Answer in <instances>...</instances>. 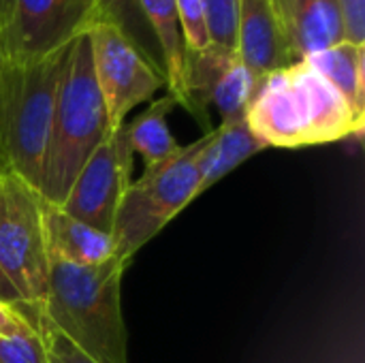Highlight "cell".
I'll list each match as a JSON object with an SVG mask.
<instances>
[{
  "instance_id": "obj_1",
  "label": "cell",
  "mask_w": 365,
  "mask_h": 363,
  "mask_svg": "<svg viewBox=\"0 0 365 363\" xmlns=\"http://www.w3.org/2000/svg\"><path fill=\"white\" fill-rule=\"evenodd\" d=\"M246 122L267 148H304L361 139L365 116L302 58L259 79Z\"/></svg>"
},
{
  "instance_id": "obj_2",
  "label": "cell",
  "mask_w": 365,
  "mask_h": 363,
  "mask_svg": "<svg viewBox=\"0 0 365 363\" xmlns=\"http://www.w3.org/2000/svg\"><path fill=\"white\" fill-rule=\"evenodd\" d=\"M128 263L113 257L101 265L49 263L43 315L96 363H128L122 315V276Z\"/></svg>"
},
{
  "instance_id": "obj_3",
  "label": "cell",
  "mask_w": 365,
  "mask_h": 363,
  "mask_svg": "<svg viewBox=\"0 0 365 363\" xmlns=\"http://www.w3.org/2000/svg\"><path fill=\"white\" fill-rule=\"evenodd\" d=\"M107 111L94 77L88 34L73 41L58 88L51 133L36 193L43 203L60 208L88 156L107 137Z\"/></svg>"
},
{
  "instance_id": "obj_4",
  "label": "cell",
  "mask_w": 365,
  "mask_h": 363,
  "mask_svg": "<svg viewBox=\"0 0 365 363\" xmlns=\"http://www.w3.org/2000/svg\"><path fill=\"white\" fill-rule=\"evenodd\" d=\"M71 45L34 62H4L0 77V171L34 190Z\"/></svg>"
},
{
  "instance_id": "obj_5",
  "label": "cell",
  "mask_w": 365,
  "mask_h": 363,
  "mask_svg": "<svg viewBox=\"0 0 365 363\" xmlns=\"http://www.w3.org/2000/svg\"><path fill=\"white\" fill-rule=\"evenodd\" d=\"M210 133L182 145L165 163L148 167L139 180L128 184L111 231L118 259L130 263L152 237H156L188 203L197 199L199 154L205 148Z\"/></svg>"
},
{
  "instance_id": "obj_6",
  "label": "cell",
  "mask_w": 365,
  "mask_h": 363,
  "mask_svg": "<svg viewBox=\"0 0 365 363\" xmlns=\"http://www.w3.org/2000/svg\"><path fill=\"white\" fill-rule=\"evenodd\" d=\"M0 270L26 306L41 308L49 285V257L43 231V201L34 188L0 178Z\"/></svg>"
},
{
  "instance_id": "obj_7",
  "label": "cell",
  "mask_w": 365,
  "mask_h": 363,
  "mask_svg": "<svg viewBox=\"0 0 365 363\" xmlns=\"http://www.w3.org/2000/svg\"><path fill=\"white\" fill-rule=\"evenodd\" d=\"M86 34L111 133L126 124V116L137 105L150 101L165 86V75L118 26L96 21Z\"/></svg>"
},
{
  "instance_id": "obj_8",
  "label": "cell",
  "mask_w": 365,
  "mask_h": 363,
  "mask_svg": "<svg viewBox=\"0 0 365 363\" xmlns=\"http://www.w3.org/2000/svg\"><path fill=\"white\" fill-rule=\"evenodd\" d=\"M259 79L240 58L237 49L210 43L201 51L186 56V96L188 113L212 131L210 109L220 116V124L246 118V109L257 92Z\"/></svg>"
},
{
  "instance_id": "obj_9",
  "label": "cell",
  "mask_w": 365,
  "mask_h": 363,
  "mask_svg": "<svg viewBox=\"0 0 365 363\" xmlns=\"http://www.w3.org/2000/svg\"><path fill=\"white\" fill-rule=\"evenodd\" d=\"M94 26L88 0H13L0 39L6 64H26L68 47Z\"/></svg>"
},
{
  "instance_id": "obj_10",
  "label": "cell",
  "mask_w": 365,
  "mask_h": 363,
  "mask_svg": "<svg viewBox=\"0 0 365 363\" xmlns=\"http://www.w3.org/2000/svg\"><path fill=\"white\" fill-rule=\"evenodd\" d=\"M133 154L124 126L107 133L79 169L60 210L98 231L111 233L120 201L130 184Z\"/></svg>"
},
{
  "instance_id": "obj_11",
  "label": "cell",
  "mask_w": 365,
  "mask_h": 363,
  "mask_svg": "<svg viewBox=\"0 0 365 363\" xmlns=\"http://www.w3.org/2000/svg\"><path fill=\"white\" fill-rule=\"evenodd\" d=\"M235 49L257 77L297 62L272 0H237Z\"/></svg>"
},
{
  "instance_id": "obj_12",
  "label": "cell",
  "mask_w": 365,
  "mask_h": 363,
  "mask_svg": "<svg viewBox=\"0 0 365 363\" xmlns=\"http://www.w3.org/2000/svg\"><path fill=\"white\" fill-rule=\"evenodd\" d=\"M43 231L49 263L58 261L90 267L115 257L111 233L98 231L47 203H43Z\"/></svg>"
},
{
  "instance_id": "obj_13",
  "label": "cell",
  "mask_w": 365,
  "mask_h": 363,
  "mask_svg": "<svg viewBox=\"0 0 365 363\" xmlns=\"http://www.w3.org/2000/svg\"><path fill=\"white\" fill-rule=\"evenodd\" d=\"M141 15L156 41L160 60H163V73H165V86L169 90V96L175 101V105L188 109V96H186V43L182 34V24L178 15L175 0H137Z\"/></svg>"
},
{
  "instance_id": "obj_14",
  "label": "cell",
  "mask_w": 365,
  "mask_h": 363,
  "mask_svg": "<svg viewBox=\"0 0 365 363\" xmlns=\"http://www.w3.org/2000/svg\"><path fill=\"white\" fill-rule=\"evenodd\" d=\"M263 150H267V145L255 137L246 118L212 128L210 139L199 154V184L195 197L210 190L242 163Z\"/></svg>"
},
{
  "instance_id": "obj_15",
  "label": "cell",
  "mask_w": 365,
  "mask_h": 363,
  "mask_svg": "<svg viewBox=\"0 0 365 363\" xmlns=\"http://www.w3.org/2000/svg\"><path fill=\"white\" fill-rule=\"evenodd\" d=\"M346 41L338 0H295L289 43L297 60Z\"/></svg>"
},
{
  "instance_id": "obj_16",
  "label": "cell",
  "mask_w": 365,
  "mask_h": 363,
  "mask_svg": "<svg viewBox=\"0 0 365 363\" xmlns=\"http://www.w3.org/2000/svg\"><path fill=\"white\" fill-rule=\"evenodd\" d=\"M304 60L365 116V43L342 41Z\"/></svg>"
},
{
  "instance_id": "obj_17",
  "label": "cell",
  "mask_w": 365,
  "mask_h": 363,
  "mask_svg": "<svg viewBox=\"0 0 365 363\" xmlns=\"http://www.w3.org/2000/svg\"><path fill=\"white\" fill-rule=\"evenodd\" d=\"M175 101L167 94L148 105L133 122H126V137L135 154H139L148 167H156L171 158L182 145L173 139L167 118L175 109Z\"/></svg>"
},
{
  "instance_id": "obj_18",
  "label": "cell",
  "mask_w": 365,
  "mask_h": 363,
  "mask_svg": "<svg viewBox=\"0 0 365 363\" xmlns=\"http://www.w3.org/2000/svg\"><path fill=\"white\" fill-rule=\"evenodd\" d=\"M88 2L92 6V13H94V24L96 21H109V24L118 26L163 71V60H160L156 41H154V36H152V32H150V28L141 15L137 0H88Z\"/></svg>"
},
{
  "instance_id": "obj_19",
  "label": "cell",
  "mask_w": 365,
  "mask_h": 363,
  "mask_svg": "<svg viewBox=\"0 0 365 363\" xmlns=\"http://www.w3.org/2000/svg\"><path fill=\"white\" fill-rule=\"evenodd\" d=\"M210 43L235 49L237 43V0H203Z\"/></svg>"
},
{
  "instance_id": "obj_20",
  "label": "cell",
  "mask_w": 365,
  "mask_h": 363,
  "mask_svg": "<svg viewBox=\"0 0 365 363\" xmlns=\"http://www.w3.org/2000/svg\"><path fill=\"white\" fill-rule=\"evenodd\" d=\"M34 325L38 329V336L45 344L47 363H96L92 357H88L83 351H79L64 334L56 329V325L43 315L38 308L34 315Z\"/></svg>"
},
{
  "instance_id": "obj_21",
  "label": "cell",
  "mask_w": 365,
  "mask_h": 363,
  "mask_svg": "<svg viewBox=\"0 0 365 363\" xmlns=\"http://www.w3.org/2000/svg\"><path fill=\"white\" fill-rule=\"evenodd\" d=\"M182 34L188 51H201L210 45L205 13H203V0H175Z\"/></svg>"
},
{
  "instance_id": "obj_22",
  "label": "cell",
  "mask_w": 365,
  "mask_h": 363,
  "mask_svg": "<svg viewBox=\"0 0 365 363\" xmlns=\"http://www.w3.org/2000/svg\"><path fill=\"white\" fill-rule=\"evenodd\" d=\"M0 363H47L41 336L0 338Z\"/></svg>"
},
{
  "instance_id": "obj_23",
  "label": "cell",
  "mask_w": 365,
  "mask_h": 363,
  "mask_svg": "<svg viewBox=\"0 0 365 363\" xmlns=\"http://www.w3.org/2000/svg\"><path fill=\"white\" fill-rule=\"evenodd\" d=\"M38 329L28 317L26 304H9L0 300V338L36 336Z\"/></svg>"
},
{
  "instance_id": "obj_24",
  "label": "cell",
  "mask_w": 365,
  "mask_h": 363,
  "mask_svg": "<svg viewBox=\"0 0 365 363\" xmlns=\"http://www.w3.org/2000/svg\"><path fill=\"white\" fill-rule=\"evenodd\" d=\"M344 34L351 43H365V0H338Z\"/></svg>"
},
{
  "instance_id": "obj_25",
  "label": "cell",
  "mask_w": 365,
  "mask_h": 363,
  "mask_svg": "<svg viewBox=\"0 0 365 363\" xmlns=\"http://www.w3.org/2000/svg\"><path fill=\"white\" fill-rule=\"evenodd\" d=\"M272 4H274L278 17H280V21H282V28H284V32H287V36H289V26H291V15H293V4H295V0H272Z\"/></svg>"
},
{
  "instance_id": "obj_26",
  "label": "cell",
  "mask_w": 365,
  "mask_h": 363,
  "mask_svg": "<svg viewBox=\"0 0 365 363\" xmlns=\"http://www.w3.org/2000/svg\"><path fill=\"white\" fill-rule=\"evenodd\" d=\"M0 300L2 302H9V304H24L17 289L11 285V280L4 276V272L0 270Z\"/></svg>"
},
{
  "instance_id": "obj_27",
  "label": "cell",
  "mask_w": 365,
  "mask_h": 363,
  "mask_svg": "<svg viewBox=\"0 0 365 363\" xmlns=\"http://www.w3.org/2000/svg\"><path fill=\"white\" fill-rule=\"evenodd\" d=\"M11 4L13 0H0V39L9 26V19H11Z\"/></svg>"
},
{
  "instance_id": "obj_28",
  "label": "cell",
  "mask_w": 365,
  "mask_h": 363,
  "mask_svg": "<svg viewBox=\"0 0 365 363\" xmlns=\"http://www.w3.org/2000/svg\"><path fill=\"white\" fill-rule=\"evenodd\" d=\"M2 71H4V53H2V43H0V77H2Z\"/></svg>"
},
{
  "instance_id": "obj_29",
  "label": "cell",
  "mask_w": 365,
  "mask_h": 363,
  "mask_svg": "<svg viewBox=\"0 0 365 363\" xmlns=\"http://www.w3.org/2000/svg\"><path fill=\"white\" fill-rule=\"evenodd\" d=\"M0 178H2V171H0Z\"/></svg>"
}]
</instances>
